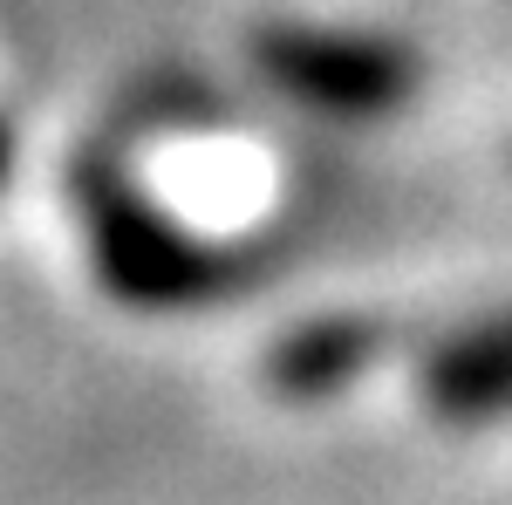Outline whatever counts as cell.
I'll return each instance as SVG.
<instances>
[{"mask_svg": "<svg viewBox=\"0 0 512 505\" xmlns=\"http://www.w3.org/2000/svg\"><path fill=\"white\" fill-rule=\"evenodd\" d=\"M76 212H82V239H89V267L123 308H144V314L212 308L253 273V253L198 239L178 219H164L110 157L76 164Z\"/></svg>", "mask_w": 512, "mask_h": 505, "instance_id": "obj_1", "label": "cell"}, {"mask_svg": "<svg viewBox=\"0 0 512 505\" xmlns=\"http://www.w3.org/2000/svg\"><path fill=\"white\" fill-rule=\"evenodd\" d=\"M253 69L280 96L328 117H383L417 89V55L390 35H335V28H260Z\"/></svg>", "mask_w": 512, "mask_h": 505, "instance_id": "obj_2", "label": "cell"}, {"mask_svg": "<svg viewBox=\"0 0 512 505\" xmlns=\"http://www.w3.org/2000/svg\"><path fill=\"white\" fill-rule=\"evenodd\" d=\"M417 389H424V410L451 430L506 417L512 410V308L485 314V321L458 328V335H444L424 355Z\"/></svg>", "mask_w": 512, "mask_h": 505, "instance_id": "obj_3", "label": "cell"}, {"mask_svg": "<svg viewBox=\"0 0 512 505\" xmlns=\"http://www.w3.org/2000/svg\"><path fill=\"white\" fill-rule=\"evenodd\" d=\"M390 349V328L369 321V314H315V321H294L267 349V389L287 403H315L349 389L362 369H376Z\"/></svg>", "mask_w": 512, "mask_h": 505, "instance_id": "obj_4", "label": "cell"}, {"mask_svg": "<svg viewBox=\"0 0 512 505\" xmlns=\"http://www.w3.org/2000/svg\"><path fill=\"white\" fill-rule=\"evenodd\" d=\"M7 164H14V130H7V117H0V185H7Z\"/></svg>", "mask_w": 512, "mask_h": 505, "instance_id": "obj_5", "label": "cell"}]
</instances>
